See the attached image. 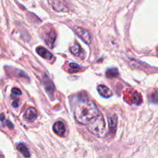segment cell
Returning <instances> with one entry per match:
<instances>
[{"label": "cell", "instance_id": "obj_1", "mask_svg": "<svg viewBox=\"0 0 158 158\" xmlns=\"http://www.w3.org/2000/svg\"><path fill=\"white\" fill-rule=\"evenodd\" d=\"M100 114L94 102L88 98L80 100L74 109V117L82 124L89 123Z\"/></svg>", "mask_w": 158, "mask_h": 158}, {"label": "cell", "instance_id": "obj_2", "mask_svg": "<svg viewBox=\"0 0 158 158\" xmlns=\"http://www.w3.org/2000/svg\"><path fill=\"white\" fill-rule=\"evenodd\" d=\"M87 129L96 137H103L106 134V124L103 117L100 114L98 117L87 124Z\"/></svg>", "mask_w": 158, "mask_h": 158}, {"label": "cell", "instance_id": "obj_3", "mask_svg": "<svg viewBox=\"0 0 158 158\" xmlns=\"http://www.w3.org/2000/svg\"><path fill=\"white\" fill-rule=\"evenodd\" d=\"M75 32L85 43L90 44L91 41H92V38H91L90 33L89 32V31H87L85 29H83V28L77 27L75 29Z\"/></svg>", "mask_w": 158, "mask_h": 158}, {"label": "cell", "instance_id": "obj_4", "mask_svg": "<svg viewBox=\"0 0 158 158\" xmlns=\"http://www.w3.org/2000/svg\"><path fill=\"white\" fill-rule=\"evenodd\" d=\"M49 3L51 5L52 9L56 12H65L68 11L67 7L65 6L64 3L62 2V0H48Z\"/></svg>", "mask_w": 158, "mask_h": 158}, {"label": "cell", "instance_id": "obj_5", "mask_svg": "<svg viewBox=\"0 0 158 158\" xmlns=\"http://www.w3.org/2000/svg\"><path fill=\"white\" fill-rule=\"evenodd\" d=\"M56 39V35L55 32H54V31H51V32L46 34V36H45V42H46V45H47L48 46H49V48L52 49V48L53 47Z\"/></svg>", "mask_w": 158, "mask_h": 158}, {"label": "cell", "instance_id": "obj_6", "mask_svg": "<svg viewBox=\"0 0 158 158\" xmlns=\"http://www.w3.org/2000/svg\"><path fill=\"white\" fill-rule=\"evenodd\" d=\"M53 131L57 135L63 136L65 134V131H66L64 123L61 121H58L55 123L53 125Z\"/></svg>", "mask_w": 158, "mask_h": 158}, {"label": "cell", "instance_id": "obj_7", "mask_svg": "<svg viewBox=\"0 0 158 158\" xmlns=\"http://www.w3.org/2000/svg\"><path fill=\"white\" fill-rule=\"evenodd\" d=\"M108 122H109V127H110V133L112 135H114L116 132V128H117V117L116 115H113L109 117L108 118Z\"/></svg>", "mask_w": 158, "mask_h": 158}, {"label": "cell", "instance_id": "obj_8", "mask_svg": "<svg viewBox=\"0 0 158 158\" xmlns=\"http://www.w3.org/2000/svg\"><path fill=\"white\" fill-rule=\"evenodd\" d=\"M97 90H98L99 94H100L102 97H105V98H110V97H112L113 95L110 89L107 86H103V85H100V86L97 87Z\"/></svg>", "mask_w": 158, "mask_h": 158}, {"label": "cell", "instance_id": "obj_9", "mask_svg": "<svg viewBox=\"0 0 158 158\" xmlns=\"http://www.w3.org/2000/svg\"><path fill=\"white\" fill-rule=\"evenodd\" d=\"M36 52L40 56L43 57L46 60H49L52 58V55L51 52H49V51H48L47 49H45L44 47H42V46H39L36 48Z\"/></svg>", "mask_w": 158, "mask_h": 158}, {"label": "cell", "instance_id": "obj_10", "mask_svg": "<svg viewBox=\"0 0 158 158\" xmlns=\"http://www.w3.org/2000/svg\"><path fill=\"white\" fill-rule=\"evenodd\" d=\"M37 117V111L34 107H30L25 113V118L28 120H34Z\"/></svg>", "mask_w": 158, "mask_h": 158}, {"label": "cell", "instance_id": "obj_11", "mask_svg": "<svg viewBox=\"0 0 158 158\" xmlns=\"http://www.w3.org/2000/svg\"><path fill=\"white\" fill-rule=\"evenodd\" d=\"M17 150L23 154V157L26 158H29L30 157V153H29L27 147H26L24 143H19V144L17 145Z\"/></svg>", "mask_w": 158, "mask_h": 158}, {"label": "cell", "instance_id": "obj_12", "mask_svg": "<svg viewBox=\"0 0 158 158\" xmlns=\"http://www.w3.org/2000/svg\"><path fill=\"white\" fill-rule=\"evenodd\" d=\"M45 78L44 80H43V82H44V85H45V88H46V91H47L48 93H52L54 91V86H53V84H52V83L51 82L50 79H49L47 77V76L45 75Z\"/></svg>", "mask_w": 158, "mask_h": 158}, {"label": "cell", "instance_id": "obj_13", "mask_svg": "<svg viewBox=\"0 0 158 158\" xmlns=\"http://www.w3.org/2000/svg\"><path fill=\"white\" fill-rule=\"evenodd\" d=\"M118 74V69H116V68H111V69H109L106 73V76L108 78H114V77H117Z\"/></svg>", "mask_w": 158, "mask_h": 158}, {"label": "cell", "instance_id": "obj_14", "mask_svg": "<svg viewBox=\"0 0 158 158\" xmlns=\"http://www.w3.org/2000/svg\"><path fill=\"white\" fill-rule=\"evenodd\" d=\"M81 69V66L80 65L77 64V63H69V72L70 73H77L78 71L80 70Z\"/></svg>", "mask_w": 158, "mask_h": 158}, {"label": "cell", "instance_id": "obj_15", "mask_svg": "<svg viewBox=\"0 0 158 158\" xmlns=\"http://www.w3.org/2000/svg\"><path fill=\"white\" fill-rule=\"evenodd\" d=\"M70 51L73 54H74L75 56H79L80 53V51H81V47L80 46V45L78 43H75L72 47L70 48Z\"/></svg>", "mask_w": 158, "mask_h": 158}, {"label": "cell", "instance_id": "obj_16", "mask_svg": "<svg viewBox=\"0 0 158 158\" xmlns=\"http://www.w3.org/2000/svg\"><path fill=\"white\" fill-rule=\"evenodd\" d=\"M132 99H133V103H135V104H137V105H139L142 102L141 97H140V94L137 92L134 93V95H133Z\"/></svg>", "mask_w": 158, "mask_h": 158}, {"label": "cell", "instance_id": "obj_17", "mask_svg": "<svg viewBox=\"0 0 158 158\" xmlns=\"http://www.w3.org/2000/svg\"><path fill=\"white\" fill-rule=\"evenodd\" d=\"M12 94H14L15 96H21L22 95V92L18 88H12Z\"/></svg>", "mask_w": 158, "mask_h": 158}, {"label": "cell", "instance_id": "obj_18", "mask_svg": "<svg viewBox=\"0 0 158 158\" xmlns=\"http://www.w3.org/2000/svg\"><path fill=\"white\" fill-rule=\"evenodd\" d=\"M12 106L15 108H17L19 106V101L18 100H15L14 102H12Z\"/></svg>", "mask_w": 158, "mask_h": 158}, {"label": "cell", "instance_id": "obj_19", "mask_svg": "<svg viewBox=\"0 0 158 158\" xmlns=\"http://www.w3.org/2000/svg\"><path fill=\"white\" fill-rule=\"evenodd\" d=\"M6 122H7V123H6V124H7V126H9V127L10 128V129H12V128H13V125L11 123V122L9 121V120H6Z\"/></svg>", "mask_w": 158, "mask_h": 158}]
</instances>
